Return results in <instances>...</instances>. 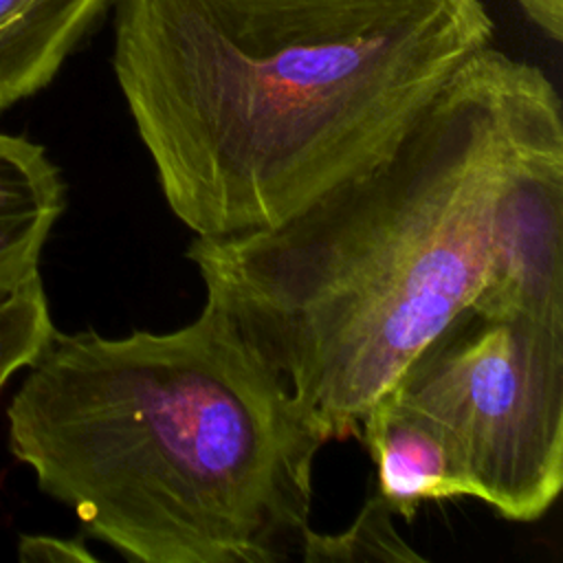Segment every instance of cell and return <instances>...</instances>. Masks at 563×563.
<instances>
[{
	"mask_svg": "<svg viewBox=\"0 0 563 563\" xmlns=\"http://www.w3.org/2000/svg\"><path fill=\"white\" fill-rule=\"evenodd\" d=\"M112 0H0V112L57 75Z\"/></svg>",
	"mask_w": 563,
	"mask_h": 563,
	"instance_id": "obj_8",
	"label": "cell"
},
{
	"mask_svg": "<svg viewBox=\"0 0 563 563\" xmlns=\"http://www.w3.org/2000/svg\"><path fill=\"white\" fill-rule=\"evenodd\" d=\"M9 446L86 532L136 563H279L332 440L211 295L172 332H55Z\"/></svg>",
	"mask_w": 563,
	"mask_h": 563,
	"instance_id": "obj_3",
	"label": "cell"
},
{
	"mask_svg": "<svg viewBox=\"0 0 563 563\" xmlns=\"http://www.w3.org/2000/svg\"><path fill=\"white\" fill-rule=\"evenodd\" d=\"M451 444L473 499L537 521L563 488V319L462 308L387 389Z\"/></svg>",
	"mask_w": 563,
	"mask_h": 563,
	"instance_id": "obj_4",
	"label": "cell"
},
{
	"mask_svg": "<svg viewBox=\"0 0 563 563\" xmlns=\"http://www.w3.org/2000/svg\"><path fill=\"white\" fill-rule=\"evenodd\" d=\"M471 308L563 319V130L539 141L504 187L486 279Z\"/></svg>",
	"mask_w": 563,
	"mask_h": 563,
	"instance_id": "obj_5",
	"label": "cell"
},
{
	"mask_svg": "<svg viewBox=\"0 0 563 563\" xmlns=\"http://www.w3.org/2000/svg\"><path fill=\"white\" fill-rule=\"evenodd\" d=\"M521 13L554 44L563 42V0H515Z\"/></svg>",
	"mask_w": 563,
	"mask_h": 563,
	"instance_id": "obj_12",
	"label": "cell"
},
{
	"mask_svg": "<svg viewBox=\"0 0 563 563\" xmlns=\"http://www.w3.org/2000/svg\"><path fill=\"white\" fill-rule=\"evenodd\" d=\"M358 435L376 464V493L394 517L411 521L424 501L473 497L444 433L391 394L385 391L365 411Z\"/></svg>",
	"mask_w": 563,
	"mask_h": 563,
	"instance_id": "obj_6",
	"label": "cell"
},
{
	"mask_svg": "<svg viewBox=\"0 0 563 563\" xmlns=\"http://www.w3.org/2000/svg\"><path fill=\"white\" fill-rule=\"evenodd\" d=\"M559 130L552 79L486 44L378 161L266 229L194 238L187 257L332 440L358 435L482 290L501 191Z\"/></svg>",
	"mask_w": 563,
	"mask_h": 563,
	"instance_id": "obj_1",
	"label": "cell"
},
{
	"mask_svg": "<svg viewBox=\"0 0 563 563\" xmlns=\"http://www.w3.org/2000/svg\"><path fill=\"white\" fill-rule=\"evenodd\" d=\"M64 211V180L46 150L0 132V301L40 275L51 229Z\"/></svg>",
	"mask_w": 563,
	"mask_h": 563,
	"instance_id": "obj_7",
	"label": "cell"
},
{
	"mask_svg": "<svg viewBox=\"0 0 563 563\" xmlns=\"http://www.w3.org/2000/svg\"><path fill=\"white\" fill-rule=\"evenodd\" d=\"M299 559L303 563H356V561H396L422 563L416 552L396 530L394 512L385 499L374 490L356 519L341 532H317L308 528L301 539Z\"/></svg>",
	"mask_w": 563,
	"mask_h": 563,
	"instance_id": "obj_9",
	"label": "cell"
},
{
	"mask_svg": "<svg viewBox=\"0 0 563 563\" xmlns=\"http://www.w3.org/2000/svg\"><path fill=\"white\" fill-rule=\"evenodd\" d=\"M40 275L0 301V387L29 367L55 334Z\"/></svg>",
	"mask_w": 563,
	"mask_h": 563,
	"instance_id": "obj_10",
	"label": "cell"
},
{
	"mask_svg": "<svg viewBox=\"0 0 563 563\" xmlns=\"http://www.w3.org/2000/svg\"><path fill=\"white\" fill-rule=\"evenodd\" d=\"M22 561L42 563H95L97 556L79 541L48 537V534H22L18 543Z\"/></svg>",
	"mask_w": 563,
	"mask_h": 563,
	"instance_id": "obj_11",
	"label": "cell"
},
{
	"mask_svg": "<svg viewBox=\"0 0 563 563\" xmlns=\"http://www.w3.org/2000/svg\"><path fill=\"white\" fill-rule=\"evenodd\" d=\"M112 70L169 211L266 229L358 174L493 42L484 0H112Z\"/></svg>",
	"mask_w": 563,
	"mask_h": 563,
	"instance_id": "obj_2",
	"label": "cell"
}]
</instances>
